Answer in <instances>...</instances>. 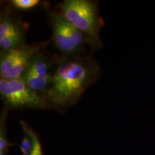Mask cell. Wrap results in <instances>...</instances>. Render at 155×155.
Returning <instances> with one entry per match:
<instances>
[{
    "label": "cell",
    "mask_w": 155,
    "mask_h": 155,
    "mask_svg": "<svg viewBox=\"0 0 155 155\" xmlns=\"http://www.w3.org/2000/svg\"><path fill=\"white\" fill-rule=\"evenodd\" d=\"M101 75L100 65L91 55H58L53 82L45 95L50 109L65 113Z\"/></svg>",
    "instance_id": "6da1fadb"
},
{
    "label": "cell",
    "mask_w": 155,
    "mask_h": 155,
    "mask_svg": "<svg viewBox=\"0 0 155 155\" xmlns=\"http://www.w3.org/2000/svg\"><path fill=\"white\" fill-rule=\"evenodd\" d=\"M92 42V51L101 49L100 32L104 20L98 10V2L91 0H64L55 9Z\"/></svg>",
    "instance_id": "7a4b0ae2"
},
{
    "label": "cell",
    "mask_w": 155,
    "mask_h": 155,
    "mask_svg": "<svg viewBox=\"0 0 155 155\" xmlns=\"http://www.w3.org/2000/svg\"><path fill=\"white\" fill-rule=\"evenodd\" d=\"M48 22L52 29L50 42L61 56L71 57L86 54V48H92L91 39L70 23L65 17L50 7L48 2H43Z\"/></svg>",
    "instance_id": "3957f363"
},
{
    "label": "cell",
    "mask_w": 155,
    "mask_h": 155,
    "mask_svg": "<svg viewBox=\"0 0 155 155\" xmlns=\"http://www.w3.org/2000/svg\"><path fill=\"white\" fill-rule=\"evenodd\" d=\"M0 96L9 110L50 109L46 97L29 87L22 79L0 78Z\"/></svg>",
    "instance_id": "277c9868"
},
{
    "label": "cell",
    "mask_w": 155,
    "mask_h": 155,
    "mask_svg": "<svg viewBox=\"0 0 155 155\" xmlns=\"http://www.w3.org/2000/svg\"><path fill=\"white\" fill-rule=\"evenodd\" d=\"M50 42V40H46L36 43L25 44L13 49L1 50V78L7 80L21 79L32 58L40 50L46 48Z\"/></svg>",
    "instance_id": "5b68a950"
},
{
    "label": "cell",
    "mask_w": 155,
    "mask_h": 155,
    "mask_svg": "<svg viewBox=\"0 0 155 155\" xmlns=\"http://www.w3.org/2000/svg\"><path fill=\"white\" fill-rule=\"evenodd\" d=\"M57 56H51L45 48L38 52L29 63L21 79L29 87L45 96L53 82Z\"/></svg>",
    "instance_id": "8992f818"
},
{
    "label": "cell",
    "mask_w": 155,
    "mask_h": 155,
    "mask_svg": "<svg viewBox=\"0 0 155 155\" xmlns=\"http://www.w3.org/2000/svg\"><path fill=\"white\" fill-rule=\"evenodd\" d=\"M29 24L22 15L8 4L0 15V48L1 50L13 49L27 44Z\"/></svg>",
    "instance_id": "52a82bcc"
},
{
    "label": "cell",
    "mask_w": 155,
    "mask_h": 155,
    "mask_svg": "<svg viewBox=\"0 0 155 155\" xmlns=\"http://www.w3.org/2000/svg\"><path fill=\"white\" fill-rule=\"evenodd\" d=\"M9 110L4 106L0 116V155H7L9 147L13 146L9 143L7 135V127L6 121Z\"/></svg>",
    "instance_id": "ba28073f"
},
{
    "label": "cell",
    "mask_w": 155,
    "mask_h": 155,
    "mask_svg": "<svg viewBox=\"0 0 155 155\" xmlns=\"http://www.w3.org/2000/svg\"><path fill=\"white\" fill-rule=\"evenodd\" d=\"M19 123H20V126L23 131L30 135L32 142H33V147H32V150L30 155H44L41 142H40L38 134L34 131L33 129L28 124V123H26L23 120H20Z\"/></svg>",
    "instance_id": "9c48e42d"
},
{
    "label": "cell",
    "mask_w": 155,
    "mask_h": 155,
    "mask_svg": "<svg viewBox=\"0 0 155 155\" xmlns=\"http://www.w3.org/2000/svg\"><path fill=\"white\" fill-rule=\"evenodd\" d=\"M7 4L13 9L19 12L31 10L42 5L43 2L40 0H12Z\"/></svg>",
    "instance_id": "30bf717a"
},
{
    "label": "cell",
    "mask_w": 155,
    "mask_h": 155,
    "mask_svg": "<svg viewBox=\"0 0 155 155\" xmlns=\"http://www.w3.org/2000/svg\"><path fill=\"white\" fill-rule=\"evenodd\" d=\"M32 147H33V142H32V139L28 134L24 132V137L19 145V149H20L22 154L30 155L32 150Z\"/></svg>",
    "instance_id": "8fae6325"
}]
</instances>
